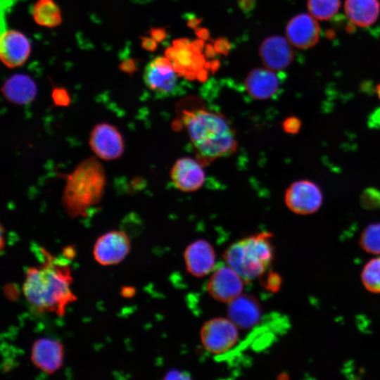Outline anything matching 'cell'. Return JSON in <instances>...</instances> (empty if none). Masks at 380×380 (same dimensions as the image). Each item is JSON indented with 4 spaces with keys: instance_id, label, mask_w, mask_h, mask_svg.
Instances as JSON below:
<instances>
[{
    "instance_id": "cell-1",
    "label": "cell",
    "mask_w": 380,
    "mask_h": 380,
    "mask_svg": "<svg viewBox=\"0 0 380 380\" xmlns=\"http://www.w3.org/2000/svg\"><path fill=\"white\" fill-rule=\"evenodd\" d=\"M40 251L43 262L27 268L23 294L34 310L63 316L66 307L77 300L70 289L72 277L70 265L44 248H40Z\"/></svg>"
},
{
    "instance_id": "cell-2",
    "label": "cell",
    "mask_w": 380,
    "mask_h": 380,
    "mask_svg": "<svg viewBox=\"0 0 380 380\" xmlns=\"http://www.w3.org/2000/svg\"><path fill=\"white\" fill-rule=\"evenodd\" d=\"M181 118L196 158L203 165L236 151L235 132L222 115L197 108L184 110Z\"/></svg>"
},
{
    "instance_id": "cell-3",
    "label": "cell",
    "mask_w": 380,
    "mask_h": 380,
    "mask_svg": "<svg viewBox=\"0 0 380 380\" xmlns=\"http://www.w3.org/2000/svg\"><path fill=\"white\" fill-rule=\"evenodd\" d=\"M106 174L94 157L82 160L67 177L62 203L69 216H84L103 194Z\"/></svg>"
},
{
    "instance_id": "cell-4",
    "label": "cell",
    "mask_w": 380,
    "mask_h": 380,
    "mask_svg": "<svg viewBox=\"0 0 380 380\" xmlns=\"http://www.w3.org/2000/svg\"><path fill=\"white\" fill-rule=\"evenodd\" d=\"M272 234L260 232L232 243L224 251L225 263L234 270L245 283L262 276L274 258Z\"/></svg>"
},
{
    "instance_id": "cell-5",
    "label": "cell",
    "mask_w": 380,
    "mask_h": 380,
    "mask_svg": "<svg viewBox=\"0 0 380 380\" xmlns=\"http://www.w3.org/2000/svg\"><path fill=\"white\" fill-rule=\"evenodd\" d=\"M238 329L229 318L210 319L201 328L200 336L202 344L211 353H224L236 343Z\"/></svg>"
},
{
    "instance_id": "cell-6",
    "label": "cell",
    "mask_w": 380,
    "mask_h": 380,
    "mask_svg": "<svg viewBox=\"0 0 380 380\" xmlns=\"http://www.w3.org/2000/svg\"><path fill=\"white\" fill-rule=\"evenodd\" d=\"M284 202L287 208L298 215H310L318 211L323 203L320 187L314 182L300 179L286 189Z\"/></svg>"
},
{
    "instance_id": "cell-7",
    "label": "cell",
    "mask_w": 380,
    "mask_h": 380,
    "mask_svg": "<svg viewBox=\"0 0 380 380\" xmlns=\"http://www.w3.org/2000/svg\"><path fill=\"white\" fill-rule=\"evenodd\" d=\"M89 144L94 154L104 160L120 158L125 151L123 137L118 128L109 123L101 122L91 129Z\"/></svg>"
},
{
    "instance_id": "cell-8",
    "label": "cell",
    "mask_w": 380,
    "mask_h": 380,
    "mask_svg": "<svg viewBox=\"0 0 380 380\" xmlns=\"http://www.w3.org/2000/svg\"><path fill=\"white\" fill-rule=\"evenodd\" d=\"M207 284V291L215 300L230 303L241 295L243 283L241 277L225 264H217Z\"/></svg>"
},
{
    "instance_id": "cell-9",
    "label": "cell",
    "mask_w": 380,
    "mask_h": 380,
    "mask_svg": "<svg viewBox=\"0 0 380 380\" xmlns=\"http://www.w3.org/2000/svg\"><path fill=\"white\" fill-rule=\"evenodd\" d=\"M130 251V241L125 232L113 230L99 236L93 248L95 260L102 265L120 263Z\"/></svg>"
},
{
    "instance_id": "cell-10",
    "label": "cell",
    "mask_w": 380,
    "mask_h": 380,
    "mask_svg": "<svg viewBox=\"0 0 380 380\" xmlns=\"http://www.w3.org/2000/svg\"><path fill=\"white\" fill-rule=\"evenodd\" d=\"M170 179L175 186L182 191H197L202 187L205 179L203 164L197 158H180L171 168Z\"/></svg>"
},
{
    "instance_id": "cell-11",
    "label": "cell",
    "mask_w": 380,
    "mask_h": 380,
    "mask_svg": "<svg viewBox=\"0 0 380 380\" xmlns=\"http://www.w3.org/2000/svg\"><path fill=\"white\" fill-rule=\"evenodd\" d=\"M30 52V42L22 32L8 30L1 34L0 58L7 68H14L21 66L28 59Z\"/></svg>"
},
{
    "instance_id": "cell-12",
    "label": "cell",
    "mask_w": 380,
    "mask_h": 380,
    "mask_svg": "<svg viewBox=\"0 0 380 380\" xmlns=\"http://www.w3.org/2000/svg\"><path fill=\"white\" fill-rule=\"evenodd\" d=\"M286 32L291 44L302 49L314 46L320 36V27L317 19L306 13L293 16L287 23Z\"/></svg>"
},
{
    "instance_id": "cell-13",
    "label": "cell",
    "mask_w": 380,
    "mask_h": 380,
    "mask_svg": "<svg viewBox=\"0 0 380 380\" xmlns=\"http://www.w3.org/2000/svg\"><path fill=\"white\" fill-rule=\"evenodd\" d=\"M215 253L206 240H196L186 248L184 259L186 270L196 277H205L215 268Z\"/></svg>"
},
{
    "instance_id": "cell-14",
    "label": "cell",
    "mask_w": 380,
    "mask_h": 380,
    "mask_svg": "<svg viewBox=\"0 0 380 380\" xmlns=\"http://www.w3.org/2000/svg\"><path fill=\"white\" fill-rule=\"evenodd\" d=\"M281 86V75L269 68H254L244 80L247 93L257 100H266L275 96Z\"/></svg>"
},
{
    "instance_id": "cell-15",
    "label": "cell",
    "mask_w": 380,
    "mask_h": 380,
    "mask_svg": "<svg viewBox=\"0 0 380 380\" xmlns=\"http://www.w3.org/2000/svg\"><path fill=\"white\" fill-rule=\"evenodd\" d=\"M288 39L281 36L266 38L260 46V56L267 68L279 71L287 68L294 58V51Z\"/></svg>"
},
{
    "instance_id": "cell-16",
    "label": "cell",
    "mask_w": 380,
    "mask_h": 380,
    "mask_svg": "<svg viewBox=\"0 0 380 380\" xmlns=\"http://www.w3.org/2000/svg\"><path fill=\"white\" fill-rule=\"evenodd\" d=\"M63 344L56 340L42 338L34 341L31 350V360L36 367L51 374L58 370L63 361Z\"/></svg>"
},
{
    "instance_id": "cell-17",
    "label": "cell",
    "mask_w": 380,
    "mask_h": 380,
    "mask_svg": "<svg viewBox=\"0 0 380 380\" xmlns=\"http://www.w3.org/2000/svg\"><path fill=\"white\" fill-rule=\"evenodd\" d=\"M228 304V317L238 328L248 329L259 322L261 308L253 296L240 295Z\"/></svg>"
},
{
    "instance_id": "cell-18",
    "label": "cell",
    "mask_w": 380,
    "mask_h": 380,
    "mask_svg": "<svg viewBox=\"0 0 380 380\" xmlns=\"http://www.w3.org/2000/svg\"><path fill=\"white\" fill-rule=\"evenodd\" d=\"M1 91L7 101L18 105L31 103L36 97L37 89L34 80L27 75L17 74L4 84Z\"/></svg>"
},
{
    "instance_id": "cell-19",
    "label": "cell",
    "mask_w": 380,
    "mask_h": 380,
    "mask_svg": "<svg viewBox=\"0 0 380 380\" xmlns=\"http://www.w3.org/2000/svg\"><path fill=\"white\" fill-rule=\"evenodd\" d=\"M344 10L355 25L366 27L374 24L380 13L379 0H346Z\"/></svg>"
},
{
    "instance_id": "cell-20",
    "label": "cell",
    "mask_w": 380,
    "mask_h": 380,
    "mask_svg": "<svg viewBox=\"0 0 380 380\" xmlns=\"http://www.w3.org/2000/svg\"><path fill=\"white\" fill-rule=\"evenodd\" d=\"M178 75L158 70L152 61L146 66L144 80L146 87L158 97H167L175 94L177 87Z\"/></svg>"
},
{
    "instance_id": "cell-21",
    "label": "cell",
    "mask_w": 380,
    "mask_h": 380,
    "mask_svg": "<svg viewBox=\"0 0 380 380\" xmlns=\"http://www.w3.org/2000/svg\"><path fill=\"white\" fill-rule=\"evenodd\" d=\"M32 14L34 22L40 26L52 28L62 22L60 8L53 0H37Z\"/></svg>"
},
{
    "instance_id": "cell-22",
    "label": "cell",
    "mask_w": 380,
    "mask_h": 380,
    "mask_svg": "<svg viewBox=\"0 0 380 380\" xmlns=\"http://www.w3.org/2000/svg\"><path fill=\"white\" fill-rule=\"evenodd\" d=\"M309 13L319 20L331 18L341 6L340 0H307Z\"/></svg>"
},
{
    "instance_id": "cell-23",
    "label": "cell",
    "mask_w": 380,
    "mask_h": 380,
    "mask_svg": "<svg viewBox=\"0 0 380 380\" xmlns=\"http://www.w3.org/2000/svg\"><path fill=\"white\" fill-rule=\"evenodd\" d=\"M361 281L365 288L374 293H380V255L371 259L363 267Z\"/></svg>"
},
{
    "instance_id": "cell-24",
    "label": "cell",
    "mask_w": 380,
    "mask_h": 380,
    "mask_svg": "<svg viewBox=\"0 0 380 380\" xmlns=\"http://www.w3.org/2000/svg\"><path fill=\"white\" fill-rule=\"evenodd\" d=\"M360 245L366 252L380 255V222L370 224L364 229Z\"/></svg>"
},
{
    "instance_id": "cell-25",
    "label": "cell",
    "mask_w": 380,
    "mask_h": 380,
    "mask_svg": "<svg viewBox=\"0 0 380 380\" xmlns=\"http://www.w3.org/2000/svg\"><path fill=\"white\" fill-rule=\"evenodd\" d=\"M360 205L367 210L380 208V191L374 187L365 189L360 195Z\"/></svg>"
},
{
    "instance_id": "cell-26",
    "label": "cell",
    "mask_w": 380,
    "mask_h": 380,
    "mask_svg": "<svg viewBox=\"0 0 380 380\" xmlns=\"http://www.w3.org/2000/svg\"><path fill=\"white\" fill-rule=\"evenodd\" d=\"M301 126L302 122L296 116H289L282 123L284 131L291 134H297L300 131Z\"/></svg>"
},
{
    "instance_id": "cell-27",
    "label": "cell",
    "mask_w": 380,
    "mask_h": 380,
    "mask_svg": "<svg viewBox=\"0 0 380 380\" xmlns=\"http://www.w3.org/2000/svg\"><path fill=\"white\" fill-rule=\"evenodd\" d=\"M51 96L54 103L57 106H68L70 102V96L64 88L53 89Z\"/></svg>"
},
{
    "instance_id": "cell-28",
    "label": "cell",
    "mask_w": 380,
    "mask_h": 380,
    "mask_svg": "<svg viewBox=\"0 0 380 380\" xmlns=\"http://www.w3.org/2000/svg\"><path fill=\"white\" fill-rule=\"evenodd\" d=\"M213 46L218 53L227 56L231 50V44L229 41L222 37H220L213 40Z\"/></svg>"
},
{
    "instance_id": "cell-29",
    "label": "cell",
    "mask_w": 380,
    "mask_h": 380,
    "mask_svg": "<svg viewBox=\"0 0 380 380\" xmlns=\"http://www.w3.org/2000/svg\"><path fill=\"white\" fill-rule=\"evenodd\" d=\"M263 284H265V287L268 290L276 291L280 286L281 279L276 273L271 272L267 275Z\"/></svg>"
},
{
    "instance_id": "cell-30",
    "label": "cell",
    "mask_w": 380,
    "mask_h": 380,
    "mask_svg": "<svg viewBox=\"0 0 380 380\" xmlns=\"http://www.w3.org/2000/svg\"><path fill=\"white\" fill-rule=\"evenodd\" d=\"M205 64V59L201 53H193L191 65L188 68L195 72L203 68Z\"/></svg>"
},
{
    "instance_id": "cell-31",
    "label": "cell",
    "mask_w": 380,
    "mask_h": 380,
    "mask_svg": "<svg viewBox=\"0 0 380 380\" xmlns=\"http://www.w3.org/2000/svg\"><path fill=\"white\" fill-rule=\"evenodd\" d=\"M193 52L189 49L178 50L177 60L186 68H189L192 60Z\"/></svg>"
},
{
    "instance_id": "cell-32",
    "label": "cell",
    "mask_w": 380,
    "mask_h": 380,
    "mask_svg": "<svg viewBox=\"0 0 380 380\" xmlns=\"http://www.w3.org/2000/svg\"><path fill=\"white\" fill-rule=\"evenodd\" d=\"M148 33L156 42L160 43L164 41L167 35V31L164 27H151Z\"/></svg>"
},
{
    "instance_id": "cell-33",
    "label": "cell",
    "mask_w": 380,
    "mask_h": 380,
    "mask_svg": "<svg viewBox=\"0 0 380 380\" xmlns=\"http://www.w3.org/2000/svg\"><path fill=\"white\" fill-rule=\"evenodd\" d=\"M119 68L122 71L132 75L138 69L137 67L136 62L132 58H127L123 60L119 65Z\"/></svg>"
},
{
    "instance_id": "cell-34",
    "label": "cell",
    "mask_w": 380,
    "mask_h": 380,
    "mask_svg": "<svg viewBox=\"0 0 380 380\" xmlns=\"http://www.w3.org/2000/svg\"><path fill=\"white\" fill-rule=\"evenodd\" d=\"M141 46L146 51H154L158 46L157 42L152 37H141Z\"/></svg>"
},
{
    "instance_id": "cell-35",
    "label": "cell",
    "mask_w": 380,
    "mask_h": 380,
    "mask_svg": "<svg viewBox=\"0 0 380 380\" xmlns=\"http://www.w3.org/2000/svg\"><path fill=\"white\" fill-rule=\"evenodd\" d=\"M237 4L243 13H249L255 7L256 0H237Z\"/></svg>"
},
{
    "instance_id": "cell-36",
    "label": "cell",
    "mask_w": 380,
    "mask_h": 380,
    "mask_svg": "<svg viewBox=\"0 0 380 380\" xmlns=\"http://www.w3.org/2000/svg\"><path fill=\"white\" fill-rule=\"evenodd\" d=\"M204 40L201 39H195L190 43L189 49L193 53H201L204 49Z\"/></svg>"
},
{
    "instance_id": "cell-37",
    "label": "cell",
    "mask_w": 380,
    "mask_h": 380,
    "mask_svg": "<svg viewBox=\"0 0 380 380\" xmlns=\"http://www.w3.org/2000/svg\"><path fill=\"white\" fill-rule=\"evenodd\" d=\"M190 43L189 40L186 38L177 39L172 42L173 46L177 50L189 49Z\"/></svg>"
},
{
    "instance_id": "cell-38",
    "label": "cell",
    "mask_w": 380,
    "mask_h": 380,
    "mask_svg": "<svg viewBox=\"0 0 380 380\" xmlns=\"http://www.w3.org/2000/svg\"><path fill=\"white\" fill-rule=\"evenodd\" d=\"M173 70L177 73L179 77H183L185 75L187 70V68L183 65L177 59L172 61Z\"/></svg>"
},
{
    "instance_id": "cell-39",
    "label": "cell",
    "mask_w": 380,
    "mask_h": 380,
    "mask_svg": "<svg viewBox=\"0 0 380 380\" xmlns=\"http://www.w3.org/2000/svg\"><path fill=\"white\" fill-rule=\"evenodd\" d=\"M196 36L203 40H208L210 39V32L205 27H196L195 29Z\"/></svg>"
},
{
    "instance_id": "cell-40",
    "label": "cell",
    "mask_w": 380,
    "mask_h": 380,
    "mask_svg": "<svg viewBox=\"0 0 380 380\" xmlns=\"http://www.w3.org/2000/svg\"><path fill=\"white\" fill-rule=\"evenodd\" d=\"M178 50L174 46H169L165 51V56L170 61L177 59Z\"/></svg>"
},
{
    "instance_id": "cell-41",
    "label": "cell",
    "mask_w": 380,
    "mask_h": 380,
    "mask_svg": "<svg viewBox=\"0 0 380 380\" xmlns=\"http://www.w3.org/2000/svg\"><path fill=\"white\" fill-rule=\"evenodd\" d=\"M216 51L213 45L207 44L205 46V55L207 58H213L216 55Z\"/></svg>"
},
{
    "instance_id": "cell-42",
    "label": "cell",
    "mask_w": 380,
    "mask_h": 380,
    "mask_svg": "<svg viewBox=\"0 0 380 380\" xmlns=\"http://www.w3.org/2000/svg\"><path fill=\"white\" fill-rule=\"evenodd\" d=\"M202 18L197 17H191L188 19L186 25L188 27L192 29L198 27V25L201 23Z\"/></svg>"
},
{
    "instance_id": "cell-43",
    "label": "cell",
    "mask_w": 380,
    "mask_h": 380,
    "mask_svg": "<svg viewBox=\"0 0 380 380\" xmlns=\"http://www.w3.org/2000/svg\"><path fill=\"white\" fill-rule=\"evenodd\" d=\"M208 69L206 68H201L196 71V78L199 82H205L208 79Z\"/></svg>"
},
{
    "instance_id": "cell-44",
    "label": "cell",
    "mask_w": 380,
    "mask_h": 380,
    "mask_svg": "<svg viewBox=\"0 0 380 380\" xmlns=\"http://www.w3.org/2000/svg\"><path fill=\"white\" fill-rule=\"evenodd\" d=\"M220 67V62L217 59H214L210 62V70L214 74L215 73Z\"/></svg>"
},
{
    "instance_id": "cell-45",
    "label": "cell",
    "mask_w": 380,
    "mask_h": 380,
    "mask_svg": "<svg viewBox=\"0 0 380 380\" xmlns=\"http://www.w3.org/2000/svg\"><path fill=\"white\" fill-rule=\"evenodd\" d=\"M134 294V289L131 287H124L122 290V295L125 297H130Z\"/></svg>"
},
{
    "instance_id": "cell-46",
    "label": "cell",
    "mask_w": 380,
    "mask_h": 380,
    "mask_svg": "<svg viewBox=\"0 0 380 380\" xmlns=\"http://www.w3.org/2000/svg\"><path fill=\"white\" fill-rule=\"evenodd\" d=\"M185 78L188 80H194L196 78V72L187 68L186 74L184 75Z\"/></svg>"
},
{
    "instance_id": "cell-47",
    "label": "cell",
    "mask_w": 380,
    "mask_h": 380,
    "mask_svg": "<svg viewBox=\"0 0 380 380\" xmlns=\"http://www.w3.org/2000/svg\"><path fill=\"white\" fill-rule=\"evenodd\" d=\"M376 92L377 94V96L379 97V99H380V84H379L377 86H376Z\"/></svg>"
}]
</instances>
